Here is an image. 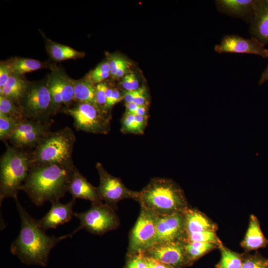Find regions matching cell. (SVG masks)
<instances>
[{"label":"cell","instance_id":"35","mask_svg":"<svg viewBox=\"0 0 268 268\" xmlns=\"http://www.w3.org/2000/svg\"><path fill=\"white\" fill-rule=\"evenodd\" d=\"M108 86L105 82H101L96 85V101L102 111L109 112L106 110V91Z\"/></svg>","mask_w":268,"mask_h":268},{"label":"cell","instance_id":"12","mask_svg":"<svg viewBox=\"0 0 268 268\" xmlns=\"http://www.w3.org/2000/svg\"><path fill=\"white\" fill-rule=\"evenodd\" d=\"M145 256L172 268H181L190 263L185 243L175 241L153 244L143 252Z\"/></svg>","mask_w":268,"mask_h":268},{"label":"cell","instance_id":"18","mask_svg":"<svg viewBox=\"0 0 268 268\" xmlns=\"http://www.w3.org/2000/svg\"><path fill=\"white\" fill-rule=\"evenodd\" d=\"M256 0H217L215 3L219 12L248 22L253 16Z\"/></svg>","mask_w":268,"mask_h":268},{"label":"cell","instance_id":"19","mask_svg":"<svg viewBox=\"0 0 268 268\" xmlns=\"http://www.w3.org/2000/svg\"><path fill=\"white\" fill-rule=\"evenodd\" d=\"M29 83L22 75L13 73L4 86L0 88V96L9 98L21 106Z\"/></svg>","mask_w":268,"mask_h":268},{"label":"cell","instance_id":"49","mask_svg":"<svg viewBox=\"0 0 268 268\" xmlns=\"http://www.w3.org/2000/svg\"><path fill=\"white\" fill-rule=\"evenodd\" d=\"M267 80H268V65L261 75L259 81V84L261 85Z\"/></svg>","mask_w":268,"mask_h":268},{"label":"cell","instance_id":"14","mask_svg":"<svg viewBox=\"0 0 268 268\" xmlns=\"http://www.w3.org/2000/svg\"><path fill=\"white\" fill-rule=\"evenodd\" d=\"M156 232L154 244L175 241L184 242L185 236L184 212L156 215Z\"/></svg>","mask_w":268,"mask_h":268},{"label":"cell","instance_id":"6","mask_svg":"<svg viewBox=\"0 0 268 268\" xmlns=\"http://www.w3.org/2000/svg\"><path fill=\"white\" fill-rule=\"evenodd\" d=\"M50 78L29 83L21 104L26 118L44 123L52 122Z\"/></svg>","mask_w":268,"mask_h":268},{"label":"cell","instance_id":"34","mask_svg":"<svg viewBox=\"0 0 268 268\" xmlns=\"http://www.w3.org/2000/svg\"><path fill=\"white\" fill-rule=\"evenodd\" d=\"M126 268H147L146 257L144 253L129 254Z\"/></svg>","mask_w":268,"mask_h":268},{"label":"cell","instance_id":"9","mask_svg":"<svg viewBox=\"0 0 268 268\" xmlns=\"http://www.w3.org/2000/svg\"><path fill=\"white\" fill-rule=\"evenodd\" d=\"M96 168L100 178L97 192L105 204L114 209L117 203L123 199H132L137 201L139 192L127 188L120 178L109 174L101 163L97 162Z\"/></svg>","mask_w":268,"mask_h":268},{"label":"cell","instance_id":"41","mask_svg":"<svg viewBox=\"0 0 268 268\" xmlns=\"http://www.w3.org/2000/svg\"><path fill=\"white\" fill-rule=\"evenodd\" d=\"M111 68L108 61L100 63L90 73L92 74H96L103 72H110Z\"/></svg>","mask_w":268,"mask_h":268},{"label":"cell","instance_id":"10","mask_svg":"<svg viewBox=\"0 0 268 268\" xmlns=\"http://www.w3.org/2000/svg\"><path fill=\"white\" fill-rule=\"evenodd\" d=\"M156 215L141 208L129 238V254L143 252L152 246L156 238Z\"/></svg>","mask_w":268,"mask_h":268},{"label":"cell","instance_id":"3","mask_svg":"<svg viewBox=\"0 0 268 268\" xmlns=\"http://www.w3.org/2000/svg\"><path fill=\"white\" fill-rule=\"evenodd\" d=\"M141 208L157 216L185 212L187 203L183 190L170 179L154 178L139 192Z\"/></svg>","mask_w":268,"mask_h":268},{"label":"cell","instance_id":"48","mask_svg":"<svg viewBox=\"0 0 268 268\" xmlns=\"http://www.w3.org/2000/svg\"><path fill=\"white\" fill-rule=\"evenodd\" d=\"M126 112L134 114L135 111L139 106L137 105L134 102L125 103Z\"/></svg>","mask_w":268,"mask_h":268},{"label":"cell","instance_id":"25","mask_svg":"<svg viewBox=\"0 0 268 268\" xmlns=\"http://www.w3.org/2000/svg\"><path fill=\"white\" fill-rule=\"evenodd\" d=\"M148 117L126 112L121 120V132L123 134H143Z\"/></svg>","mask_w":268,"mask_h":268},{"label":"cell","instance_id":"5","mask_svg":"<svg viewBox=\"0 0 268 268\" xmlns=\"http://www.w3.org/2000/svg\"><path fill=\"white\" fill-rule=\"evenodd\" d=\"M75 140L74 134L69 127L51 131L30 152L32 164H74L72 155Z\"/></svg>","mask_w":268,"mask_h":268},{"label":"cell","instance_id":"20","mask_svg":"<svg viewBox=\"0 0 268 268\" xmlns=\"http://www.w3.org/2000/svg\"><path fill=\"white\" fill-rule=\"evenodd\" d=\"M184 216L185 235L206 231H215L214 224L197 210L187 208Z\"/></svg>","mask_w":268,"mask_h":268},{"label":"cell","instance_id":"32","mask_svg":"<svg viewBox=\"0 0 268 268\" xmlns=\"http://www.w3.org/2000/svg\"><path fill=\"white\" fill-rule=\"evenodd\" d=\"M193 242L213 243L219 246L221 244L214 231H206L185 235L184 239V243Z\"/></svg>","mask_w":268,"mask_h":268},{"label":"cell","instance_id":"27","mask_svg":"<svg viewBox=\"0 0 268 268\" xmlns=\"http://www.w3.org/2000/svg\"><path fill=\"white\" fill-rule=\"evenodd\" d=\"M219 246L209 242H193L185 243V249L187 256L192 262L203 256L211 250Z\"/></svg>","mask_w":268,"mask_h":268},{"label":"cell","instance_id":"33","mask_svg":"<svg viewBox=\"0 0 268 268\" xmlns=\"http://www.w3.org/2000/svg\"><path fill=\"white\" fill-rule=\"evenodd\" d=\"M241 268H268V259L259 256H250L243 260Z\"/></svg>","mask_w":268,"mask_h":268},{"label":"cell","instance_id":"1","mask_svg":"<svg viewBox=\"0 0 268 268\" xmlns=\"http://www.w3.org/2000/svg\"><path fill=\"white\" fill-rule=\"evenodd\" d=\"M20 218L18 236L10 246L11 253L27 265L46 267L50 253L61 240L71 237L70 234L60 237L48 236L19 202L14 199Z\"/></svg>","mask_w":268,"mask_h":268},{"label":"cell","instance_id":"11","mask_svg":"<svg viewBox=\"0 0 268 268\" xmlns=\"http://www.w3.org/2000/svg\"><path fill=\"white\" fill-rule=\"evenodd\" d=\"M51 123L25 119L19 122L8 141L18 148L34 149L51 132Z\"/></svg>","mask_w":268,"mask_h":268},{"label":"cell","instance_id":"30","mask_svg":"<svg viewBox=\"0 0 268 268\" xmlns=\"http://www.w3.org/2000/svg\"><path fill=\"white\" fill-rule=\"evenodd\" d=\"M19 122L0 113V139L5 143L13 133Z\"/></svg>","mask_w":268,"mask_h":268},{"label":"cell","instance_id":"44","mask_svg":"<svg viewBox=\"0 0 268 268\" xmlns=\"http://www.w3.org/2000/svg\"><path fill=\"white\" fill-rule=\"evenodd\" d=\"M121 84L122 87L125 89V91H132V85L129 74L124 76Z\"/></svg>","mask_w":268,"mask_h":268},{"label":"cell","instance_id":"26","mask_svg":"<svg viewBox=\"0 0 268 268\" xmlns=\"http://www.w3.org/2000/svg\"><path fill=\"white\" fill-rule=\"evenodd\" d=\"M8 62L11 67L13 73L21 75L27 72L37 70L47 67L45 63L28 58H15Z\"/></svg>","mask_w":268,"mask_h":268},{"label":"cell","instance_id":"13","mask_svg":"<svg viewBox=\"0 0 268 268\" xmlns=\"http://www.w3.org/2000/svg\"><path fill=\"white\" fill-rule=\"evenodd\" d=\"M214 50L219 54H249L268 58V49L259 40L253 37L246 39L236 34L224 35L220 43L215 46Z\"/></svg>","mask_w":268,"mask_h":268},{"label":"cell","instance_id":"47","mask_svg":"<svg viewBox=\"0 0 268 268\" xmlns=\"http://www.w3.org/2000/svg\"><path fill=\"white\" fill-rule=\"evenodd\" d=\"M129 67L128 63H127L123 66H122L117 71L114 78H120L123 77L125 74L127 72L128 67Z\"/></svg>","mask_w":268,"mask_h":268},{"label":"cell","instance_id":"21","mask_svg":"<svg viewBox=\"0 0 268 268\" xmlns=\"http://www.w3.org/2000/svg\"><path fill=\"white\" fill-rule=\"evenodd\" d=\"M268 240L264 236L260 228L258 218L251 215L249 227L242 246L248 250H256L266 246Z\"/></svg>","mask_w":268,"mask_h":268},{"label":"cell","instance_id":"17","mask_svg":"<svg viewBox=\"0 0 268 268\" xmlns=\"http://www.w3.org/2000/svg\"><path fill=\"white\" fill-rule=\"evenodd\" d=\"M249 32L252 37L268 45V0H256Z\"/></svg>","mask_w":268,"mask_h":268},{"label":"cell","instance_id":"38","mask_svg":"<svg viewBox=\"0 0 268 268\" xmlns=\"http://www.w3.org/2000/svg\"><path fill=\"white\" fill-rule=\"evenodd\" d=\"M133 102L138 106H148V96L144 87H141L136 90Z\"/></svg>","mask_w":268,"mask_h":268},{"label":"cell","instance_id":"28","mask_svg":"<svg viewBox=\"0 0 268 268\" xmlns=\"http://www.w3.org/2000/svg\"><path fill=\"white\" fill-rule=\"evenodd\" d=\"M0 113H3L19 122L26 118L22 108L11 99L0 96Z\"/></svg>","mask_w":268,"mask_h":268},{"label":"cell","instance_id":"16","mask_svg":"<svg viewBox=\"0 0 268 268\" xmlns=\"http://www.w3.org/2000/svg\"><path fill=\"white\" fill-rule=\"evenodd\" d=\"M67 192L74 199L89 200L93 202H101V200L97 188L88 182L75 168L73 171L67 185Z\"/></svg>","mask_w":268,"mask_h":268},{"label":"cell","instance_id":"8","mask_svg":"<svg viewBox=\"0 0 268 268\" xmlns=\"http://www.w3.org/2000/svg\"><path fill=\"white\" fill-rule=\"evenodd\" d=\"M73 216L80 220V225L70 233L71 237L82 229L93 234L102 235L119 225V220L114 209L103 202H93L89 209L74 213Z\"/></svg>","mask_w":268,"mask_h":268},{"label":"cell","instance_id":"42","mask_svg":"<svg viewBox=\"0 0 268 268\" xmlns=\"http://www.w3.org/2000/svg\"><path fill=\"white\" fill-rule=\"evenodd\" d=\"M146 257L147 268H172L152 258L147 257L146 256Z\"/></svg>","mask_w":268,"mask_h":268},{"label":"cell","instance_id":"46","mask_svg":"<svg viewBox=\"0 0 268 268\" xmlns=\"http://www.w3.org/2000/svg\"><path fill=\"white\" fill-rule=\"evenodd\" d=\"M134 114L141 116L149 117L148 106H139Z\"/></svg>","mask_w":268,"mask_h":268},{"label":"cell","instance_id":"37","mask_svg":"<svg viewBox=\"0 0 268 268\" xmlns=\"http://www.w3.org/2000/svg\"><path fill=\"white\" fill-rule=\"evenodd\" d=\"M111 68V75L114 77L118 70L124 65L128 63L124 59L116 56H113L109 58L108 61Z\"/></svg>","mask_w":268,"mask_h":268},{"label":"cell","instance_id":"2","mask_svg":"<svg viewBox=\"0 0 268 268\" xmlns=\"http://www.w3.org/2000/svg\"><path fill=\"white\" fill-rule=\"evenodd\" d=\"M75 168L74 164H32L20 190L37 206L59 201L67 192L68 183Z\"/></svg>","mask_w":268,"mask_h":268},{"label":"cell","instance_id":"40","mask_svg":"<svg viewBox=\"0 0 268 268\" xmlns=\"http://www.w3.org/2000/svg\"><path fill=\"white\" fill-rule=\"evenodd\" d=\"M111 75L110 72H103L96 74L90 73L89 79L92 82L95 84L102 82L105 79Z\"/></svg>","mask_w":268,"mask_h":268},{"label":"cell","instance_id":"45","mask_svg":"<svg viewBox=\"0 0 268 268\" xmlns=\"http://www.w3.org/2000/svg\"><path fill=\"white\" fill-rule=\"evenodd\" d=\"M129 76L131 81L132 90H136L139 89V81L134 73H129Z\"/></svg>","mask_w":268,"mask_h":268},{"label":"cell","instance_id":"15","mask_svg":"<svg viewBox=\"0 0 268 268\" xmlns=\"http://www.w3.org/2000/svg\"><path fill=\"white\" fill-rule=\"evenodd\" d=\"M75 200L72 198L65 204L61 203L59 201L51 202L52 205L49 211L43 217L37 220L40 227L46 231L68 222L74 213L73 207Z\"/></svg>","mask_w":268,"mask_h":268},{"label":"cell","instance_id":"39","mask_svg":"<svg viewBox=\"0 0 268 268\" xmlns=\"http://www.w3.org/2000/svg\"><path fill=\"white\" fill-rule=\"evenodd\" d=\"M123 99H124V92L122 93L117 88L113 87L110 100L106 106L107 111L110 112L112 107Z\"/></svg>","mask_w":268,"mask_h":268},{"label":"cell","instance_id":"23","mask_svg":"<svg viewBox=\"0 0 268 268\" xmlns=\"http://www.w3.org/2000/svg\"><path fill=\"white\" fill-rule=\"evenodd\" d=\"M46 49L50 57L55 61L61 62L70 59H77L84 56V53L78 51L69 46L48 40Z\"/></svg>","mask_w":268,"mask_h":268},{"label":"cell","instance_id":"4","mask_svg":"<svg viewBox=\"0 0 268 268\" xmlns=\"http://www.w3.org/2000/svg\"><path fill=\"white\" fill-rule=\"evenodd\" d=\"M0 159V204L8 198H17L32 165L30 152L5 143Z\"/></svg>","mask_w":268,"mask_h":268},{"label":"cell","instance_id":"29","mask_svg":"<svg viewBox=\"0 0 268 268\" xmlns=\"http://www.w3.org/2000/svg\"><path fill=\"white\" fill-rule=\"evenodd\" d=\"M221 251V259L217 268H241L243 259L237 253L223 247L219 246Z\"/></svg>","mask_w":268,"mask_h":268},{"label":"cell","instance_id":"7","mask_svg":"<svg viewBox=\"0 0 268 268\" xmlns=\"http://www.w3.org/2000/svg\"><path fill=\"white\" fill-rule=\"evenodd\" d=\"M74 120L78 131L96 134H107L111 128L110 112H104L88 103H77L64 110Z\"/></svg>","mask_w":268,"mask_h":268},{"label":"cell","instance_id":"43","mask_svg":"<svg viewBox=\"0 0 268 268\" xmlns=\"http://www.w3.org/2000/svg\"><path fill=\"white\" fill-rule=\"evenodd\" d=\"M136 93V90L125 91L124 92V100L125 101V103L133 102Z\"/></svg>","mask_w":268,"mask_h":268},{"label":"cell","instance_id":"31","mask_svg":"<svg viewBox=\"0 0 268 268\" xmlns=\"http://www.w3.org/2000/svg\"><path fill=\"white\" fill-rule=\"evenodd\" d=\"M50 90L52 99L51 114L54 116L61 110L63 105L60 89L54 79L50 75Z\"/></svg>","mask_w":268,"mask_h":268},{"label":"cell","instance_id":"24","mask_svg":"<svg viewBox=\"0 0 268 268\" xmlns=\"http://www.w3.org/2000/svg\"><path fill=\"white\" fill-rule=\"evenodd\" d=\"M56 81L61 92L64 110L71 107L74 102L73 79L68 77L62 71L54 69L50 75Z\"/></svg>","mask_w":268,"mask_h":268},{"label":"cell","instance_id":"36","mask_svg":"<svg viewBox=\"0 0 268 268\" xmlns=\"http://www.w3.org/2000/svg\"><path fill=\"white\" fill-rule=\"evenodd\" d=\"M13 72L8 62H1L0 65V88L7 83Z\"/></svg>","mask_w":268,"mask_h":268},{"label":"cell","instance_id":"22","mask_svg":"<svg viewBox=\"0 0 268 268\" xmlns=\"http://www.w3.org/2000/svg\"><path fill=\"white\" fill-rule=\"evenodd\" d=\"M73 84L74 102L90 103L100 108L96 101V85L89 77L73 80Z\"/></svg>","mask_w":268,"mask_h":268}]
</instances>
